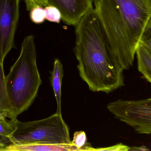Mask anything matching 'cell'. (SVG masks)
<instances>
[{
    "label": "cell",
    "mask_w": 151,
    "mask_h": 151,
    "mask_svg": "<svg viewBox=\"0 0 151 151\" xmlns=\"http://www.w3.org/2000/svg\"><path fill=\"white\" fill-rule=\"evenodd\" d=\"M74 51L83 80L93 92L109 93L124 86L123 70L111 52L104 29L95 9L76 25Z\"/></svg>",
    "instance_id": "cell-1"
},
{
    "label": "cell",
    "mask_w": 151,
    "mask_h": 151,
    "mask_svg": "<svg viewBox=\"0 0 151 151\" xmlns=\"http://www.w3.org/2000/svg\"><path fill=\"white\" fill-rule=\"evenodd\" d=\"M107 108L137 133L151 134V98L140 100L119 99L108 104Z\"/></svg>",
    "instance_id": "cell-5"
},
{
    "label": "cell",
    "mask_w": 151,
    "mask_h": 151,
    "mask_svg": "<svg viewBox=\"0 0 151 151\" xmlns=\"http://www.w3.org/2000/svg\"><path fill=\"white\" fill-rule=\"evenodd\" d=\"M77 151V149L71 144H34L8 145L6 151Z\"/></svg>",
    "instance_id": "cell-8"
},
{
    "label": "cell",
    "mask_w": 151,
    "mask_h": 151,
    "mask_svg": "<svg viewBox=\"0 0 151 151\" xmlns=\"http://www.w3.org/2000/svg\"><path fill=\"white\" fill-rule=\"evenodd\" d=\"M130 147L127 145L122 144H119L111 147L106 148H98L94 149V151H128L130 150Z\"/></svg>",
    "instance_id": "cell-17"
},
{
    "label": "cell",
    "mask_w": 151,
    "mask_h": 151,
    "mask_svg": "<svg viewBox=\"0 0 151 151\" xmlns=\"http://www.w3.org/2000/svg\"><path fill=\"white\" fill-rule=\"evenodd\" d=\"M7 146V145H5L0 141V151H5Z\"/></svg>",
    "instance_id": "cell-20"
},
{
    "label": "cell",
    "mask_w": 151,
    "mask_h": 151,
    "mask_svg": "<svg viewBox=\"0 0 151 151\" xmlns=\"http://www.w3.org/2000/svg\"><path fill=\"white\" fill-rule=\"evenodd\" d=\"M43 7L37 6L30 11V17L32 22L36 24H40L45 21V12Z\"/></svg>",
    "instance_id": "cell-15"
},
{
    "label": "cell",
    "mask_w": 151,
    "mask_h": 151,
    "mask_svg": "<svg viewBox=\"0 0 151 151\" xmlns=\"http://www.w3.org/2000/svg\"><path fill=\"white\" fill-rule=\"evenodd\" d=\"M45 18L50 22L60 23L62 14L59 10L55 6L47 5L45 7Z\"/></svg>",
    "instance_id": "cell-14"
},
{
    "label": "cell",
    "mask_w": 151,
    "mask_h": 151,
    "mask_svg": "<svg viewBox=\"0 0 151 151\" xmlns=\"http://www.w3.org/2000/svg\"><path fill=\"white\" fill-rule=\"evenodd\" d=\"M136 54L138 71L151 83V53L139 43Z\"/></svg>",
    "instance_id": "cell-11"
},
{
    "label": "cell",
    "mask_w": 151,
    "mask_h": 151,
    "mask_svg": "<svg viewBox=\"0 0 151 151\" xmlns=\"http://www.w3.org/2000/svg\"><path fill=\"white\" fill-rule=\"evenodd\" d=\"M93 0H47V5L58 9L65 24L76 26L84 14L93 9Z\"/></svg>",
    "instance_id": "cell-7"
},
{
    "label": "cell",
    "mask_w": 151,
    "mask_h": 151,
    "mask_svg": "<svg viewBox=\"0 0 151 151\" xmlns=\"http://www.w3.org/2000/svg\"><path fill=\"white\" fill-rule=\"evenodd\" d=\"M8 140L16 145L71 143L69 128L62 114L28 122L18 121L17 128Z\"/></svg>",
    "instance_id": "cell-4"
},
{
    "label": "cell",
    "mask_w": 151,
    "mask_h": 151,
    "mask_svg": "<svg viewBox=\"0 0 151 151\" xmlns=\"http://www.w3.org/2000/svg\"><path fill=\"white\" fill-rule=\"evenodd\" d=\"M25 3L26 9L30 11L37 6L46 7L47 6V0H24Z\"/></svg>",
    "instance_id": "cell-16"
},
{
    "label": "cell",
    "mask_w": 151,
    "mask_h": 151,
    "mask_svg": "<svg viewBox=\"0 0 151 151\" xmlns=\"http://www.w3.org/2000/svg\"><path fill=\"white\" fill-rule=\"evenodd\" d=\"M8 97L17 116L28 110L42 84L33 35L24 39L20 54L5 77Z\"/></svg>",
    "instance_id": "cell-3"
},
{
    "label": "cell",
    "mask_w": 151,
    "mask_h": 151,
    "mask_svg": "<svg viewBox=\"0 0 151 151\" xmlns=\"http://www.w3.org/2000/svg\"><path fill=\"white\" fill-rule=\"evenodd\" d=\"M71 144L79 151H94V149L87 143V137L84 131L74 133Z\"/></svg>",
    "instance_id": "cell-13"
},
{
    "label": "cell",
    "mask_w": 151,
    "mask_h": 151,
    "mask_svg": "<svg viewBox=\"0 0 151 151\" xmlns=\"http://www.w3.org/2000/svg\"><path fill=\"white\" fill-rule=\"evenodd\" d=\"M151 39V14L145 27L140 40Z\"/></svg>",
    "instance_id": "cell-18"
},
{
    "label": "cell",
    "mask_w": 151,
    "mask_h": 151,
    "mask_svg": "<svg viewBox=\"0 0 151 151\" xmlns=\"http://www.w3.org/2000/svg\"><path fill=\"white\" fill-rule=\"evenodd\" d=\"M112 54L124 70L133 66L151 14V0H93Z\"/></svg>",
    "instance_id": "cell-2"
},
{
    "label": "cell",
    "mask_w": 151,
    "mask_h": 151,
    "mask_svg": "<svg viewBox=\"0 0 151 151\" xmlns=\"http://www.w3.org/2000/svg\"><path fill=\"white\" fill-rule=\"evenodd\" d=\"M18 120L7 113H0V137L9 139L17 128Z\"/></svg>",
    "instance_id": "cell-12"
},
{
    "label": "cell",
    "mask_w": 151,
    "mask_h": 151,
    "mask_svg": "<svg viewBox=\"0 0 151 151\" xmlns=\"http://www.w3.org/2000/svg\"><path fill=\"white\" fill-rule=\"evenodd\" d=\"M20 0H0V59L2 63L15 48Z\"/></svg>",
    "instance_id": "cell-6"
},
{
    "label": "cell",
    "mask_w": 151,
    "mask_h": 151,
    "mask_svg": "<svg viewBox=\"0 0 151 151\" xmlns=\"http://www.w3.org/2000/svg\"><path fill=\"white\" fill-rule=\"evenodd\" d=\"M5 77L3 64L0 59V113H6L12 118H17V116L14 112L7 94Z\"/></svg>",
    "instance_id": "cell-10"
},
{
    "label": "cell",
    "mask_w": 151,
    "mask_h": 151,
    "mask_svg": "<svg viewBox=\"0 0 151 151\" xmlns=\"http://www.w3.org/2000/svg\"><path fill=\"white\" fill-rule=\"evenodd\" d=\"M139 43L151 53V39L140 40Z\"/></svg>",
    "instance_id": "cell-19"
},
{
    "label": "cell",
    "mask_w": 151,
    "mask_h": 151,
    "mask_svg": "<svg viewBox=\"0 0 151 151\" xmlns=\"http://www.w3.org/2000/svg\"><path fill=\"white\" fill-rule=\"evenodd\" d=\"M63 77V65L58 59H56L54 63L53 70L51 73V83L57 103L56 113L62 114L61 95L62 85Z\"/></svg>",
    "instance_id": "cell-9"
}]
</instances>
